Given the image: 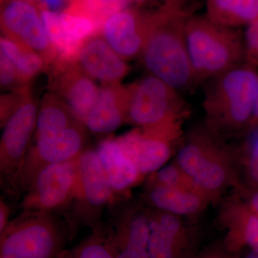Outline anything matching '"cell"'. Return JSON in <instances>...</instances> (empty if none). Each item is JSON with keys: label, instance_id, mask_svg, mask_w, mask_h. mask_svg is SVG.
<instances>
[{"label": "cell", "instance_id": "f546056e", "mask_svg": "<svg viewBox=\"0 0 258 258\" xmlns=\"http://www.w3.org/2000/svg\"><path fill=\"white\" fill-rule=\"evenodd\" d=\"M245 184L258 188V138L251 146L243 161Z\"/></svg>", "mask_w": 258, "mask_h": 258}, {"label": "cell", "instance_id": "484cf974", "mask_svg": "<svg viewBox=\"0 0 258 258\" xmlns=\"http://www.w3.org/2000/svg\"><path fill=\"white\" fill-rule=\"evenodd\" d=\"M145 185L166 186L193 191L206 197L211 201L205 191L195 182V180L186 174L174 161L147 176Z\"/></svg>", "mask_w": 258, "mask_h": 258}, {"label": "cell", "instance_id": "7402d4cb", "mask_svg": "<svg viewBox=\"0 0 258 258\" xmlns=\"http://www.w3.org/2000/svg\"><path fill=\"white\" fill-rule=\"evenodd\" d=\"M142 198L149 208L181 217L196 216L212 204L200 194L161 186L144 185Z\"/></svg>", "mask_w": 258, "mask_h": 258}, {"label": "cell", "instance_id": "e575fe53", "mask_svg": "<svg viewBox=\"0 0 258 258\" xmlns=\"http://www.w3.org/2000/svg\"><path fill=\"white\" fill-rule=\"evenodd\" d=\"M257 129H258V90L253 114H252V118H251L250 122H249L247 131V132H252V131H255Z\"/></svg>", "mask_w": 258, "mask_h": 258}, {"label": "cell", "instance_id": "30bf717a", "mask_svg": "<svg viewBox=\"0 0 258 258\" xmlns=\"http://www.w3.org/2000/svg\"><path fill=\"white\" fill-rule=\"evenodd\" d=\"M184 120L154 128H139L116 137L122 150L134 163L142 178L166 165L182 142Z\"/></svg>", "mask_w": 258, "mask_h": 258}, {"label": "cell", "instance_id": "83f0119b", "mask_svg": "<svg viewBox=\"0 0 258 258\" xmlns=\"http://www.w3.org/2000/svg\"><path fill=\"white\" fill-rule=\"evenodd\" d=\"M0 84L3 89L13 91L28 86L21 82L14 64L2 51L0 52Z\"/></svg>", "mask_w": 258, "mask_h": 258}, {"label": "cell", "instance_id": "3957f363", "mask_svg": "<svg viewBox=\"0 0 258 258\" xmlns=\"http://www.w3.org/2000/svg\"><path fill=\"white\" fill-rule=\"evenodd\" d=\"M257 90L258 74L247 64L211 79L203 101L205 125L221 138L247 131Z\"/></svg>", "mask_w": 258, "mask_h": 258}, {"label": "cell", "instance_id": "ac0fdd59", "mask_svg": "<svg viewBox=\"0 0 258 258\" xmlns=\"http://www.w3.org/2000/svg\"><path fill=\"white\" fill-rule=\"evenodd\" d=\"M220 202L218 221L225 232L226 252L235 257L244 249H258V215L235 191Z\"/></svg>", "mask_w": 258, "mask_h": 258}, {"label": "cell", "instance_id": "1f68e13d", "mask_svg": "<svg viewBox=\"0 0 258 258\" xmlns=\"http://www.w3.org/2000/svg\"><path fill=\"white\" fill-rule=\"evenodd\" d=\"M196 258H232V257L226 252L222 242H220L203 249Z\"/></svg>", "mask_w": 258, "mask_h": 258}, {"label": "cell", "instance_id": "4dcf8cb0", "mask_svg": "<svg viewBox=\"0 0 258 258\" xmlns=\"http://www.w3.org/2000/svg\"><path fill=\"white\" fill-rule=\"evenodd\" d=\"M234 191L240 195L249 208L258 215V188L249 186L243 181Z\"/></svg>", "mask_w": 258, "mask_h": 258}, {"label": "cell", "instance_id": "5b68a950", "mask_svg": "<svg viewBox=\"0 0 258 258\" xmlns=\"http://www.w3.org/2000/svg\"><path fill=\"white\" fill-rule=\"evenodd\" d=\"M71 241L57 214L21 211L0 232L1 258H58Z\"/></svg>", "mask_w": 258, "mask_h": 258}, {"label": "cell", "instance_id": "836d02e7", "mask_svg": "<svg viewBox=\"0 0 258 258\" xmlns=\"http://www.w3.org/2000/svg\"><path fill=\"white\" fill-rule=\"evenodd\" d=\"M39 2V8L52 12H59L63 3V0H40Z\"/></svg>", "mask_w": 258, "mask_h": 258}, {"label": "cell", "instance_id": "e0dca14e", "mask_svg": "<svg viewBox=\"0 0 258 258\" xmlns=\"http://www.w3.org/2000/svg\"><path fill=\"white\" fill-rule=\"evenodd\" d=\"M47 36L57 60L76 62L80 50L88 39L101 36L96 24L81 15L68 12L40 9Z\"/></svg>", "mask_w": 258, "mask_h": 258}, {"label": "cell", "instance_id": "ba28073f", "mask_svg": "<svg viewBox=\"0 0 258 258\" xmlns=\"http://www.w3.org/2000/svg\"><path fill=\"white\" fill-rule=\"evenodd\" d=\"M126 123L154 128L184 120L187 106L179 91L149 74L126 86Z\"/></svg>", "mask_w": 258, "mask_h": 258}, {"label": "cell", "instance_id": "8992f818", "mask_svg": "<svg viewBox=\"0 0 258 258\" xmlns=\"http://www.w3.org/2000/svg\"><path fill=\"white\" fill-rule=\"evenodd\" d=\"M96 149L88 147L78 158L76 188L69 208L63 214L71 240L80 227L97 231L103 228V217L115 198Z\"/></svg>", "mask_w": 258, "mask_h": 258}, {"label": "cell", "instance_id": "9c48e42d", "mask_svg": "<svg viewBox=\"0 0 258 258\" xmlns=\"http://www.w3.org/2000/svg\"><path fill=\"white\" fill-rule=\"evenodd\" d=\"M104 230L115 258H150L147 205L124 195L115 196L106 210Z\"/></svg>", "mask_w": 258, "mask_h": 258}, {"label": "cell", "instance_id": "44dd1931", "mask_svg": "<svg viewBox=\"0 0 258 258\" xmlns=\"http://www.w3.org/2000/svg\"><path fill=\"white\" fill-rule=\"evenodd\" d=\"M105 176L115 196L124 195L140 182L142 176L127 157L115 138H106L96 148Z\"/></svg>", "mask_w": 258, "mask_h": 258}, {"label": "cell", "instance_id": "d4e9b609", "mask_svg": "<svg viewBox=\"0 0 258 258\" xmlns=\"http://www.w3.org/2000/svg\"><path fill=\"white\" fill-rule=\"evenodd\" d=\"M132 0H74L64 10L92 20L101 32L107 20L118 12L128 8Z\"/></svg>", "mask_w": 258, "mask_h": 258}, {"label": "cell", "instance_id": "52a82bcc", "mask_svg": "<svg viewBox=\"0 0 258 258\" xmlns=\"http://www.w3.org/2000/svg\"><path fill=\"white\" fill-rule=\"evenodd\" d=\"M38 111V105L29 90L1 126L0 185L8 198L22 197V171L36 129Z\"/></svg>", "mask_w": 258, "mask_h": 258}, {"label": "cell", "instance_id": "cb8c5ba5", "mask_svg": "<svg viewBox=\"0 0 258 258\" xmlns=\"http://www.w3.org/2000/svg\"><path fill=\"white\" fill-rule=\"evenodd\" d=\"M0 48L14 64L20 81L25 86H30L32 80L47 70L45 61L41 55L11 39L2 36Z\"/></svg>", "mask_w": 258, "mask_h": 258}, {"label": "cell", "instance_id": "ab89813d", "mask_svg": "<svg viewBox=\"0 0 258 258\" xmlns=\"http://www.w3.org/2000/svg\"><path fill=\"white\" fill-rule=\"evenodd\" d=\"M5 1H6V0H0V3H1V5H3Z\"/></svg>", "mask_w": 258, "mask_h": 258}, {"label": "cell", "instance_id": "7c38bea8", "mask_svg": "<svg viewBox=\"0 0 258 258\" xmlns=\"http://www.w3.org/2000/svg\"><path fill=\"white\" fill-rule=\"evenodd\" d=\"M88 132L82 122H78L62 130L33 137L22 171V197L41 168L73 160L86 150Z\"/></svg>", "mask_w": 258, "mask_h": 258}, {"label": "cell", "instance_id": "f1b7e54d", "mask_svg": "<svg viewBox=\"0 0 258 258\" xmlns=\"http://www.w3.org/2000/svg\"><path fill=\"white\" fill-rule=\"evenodd\" d=\"M244 43L245 64L255 69L258 66V18L247 25Z\"/></svg>", "mask_w": 258, "mask_h": 258}, {"label": "cell", "instance_id": "d590c367", "mask_svg": "<svg viewBox=\"0 0 258 258\" xmlns=\"http://www.w3.org/2000/svg\"><path fill=\"white\" fill-rule=\"evenodd\" d=\"M233 258H258V249H246Z\"/></svg>", "mask_w": 258, "mask_h": 258}, {"label": "cell", "instance_id": "9a60e30c", "mask_svg": "<svg viewBox=\"0 0 258 258\" xmlns=\"http://www.w3.org/2000/svg\"><path fill=\"white\" fill-rule=\"evenodd\" d=\"M157 10L128 8L112 15L103 25L102 35L125 60L141 57Z\"/></svg>", "mask_w": 258, "mask_h": 258}, {"label": "cell", "instance_id": "4316f807", "mask_svg": "<svg viewBox=\"0 0 258 258\" xmlns=\"http://www.w3.org/2000/svg\"><path fill=\"white\" fill-rule=\"evenodd\" d=\"M58 258L115 257L103 227L101 230L91 231L79 244L72 248L64 249Z\"/></svg>", "mask_w": 258, "mask_h": 258}, {"label": "cell", "instance_id": "7a4b0ae2", "mask_svg": "<svg viewBox=\"0 0 258 258\" xmlns=\"http://www.w3.org/2000/svg\"><path fill=\"white\" fill-rule=\"evenodd\" d=\"M198 184L212 203L242 182L239 156L221 137L206 126L191 131L183 139L174 160Z\"/></svg>", "mask_w": 258, "mask_h": 258}, {"label": "cell", "instance_id": "60d3db41", "mask_svg": "<svg viewBox=\"0 0 258 258\" xmlns=\"http://www.w3.org/2000/svg\"><path fill=\"white\" fill-rule=\"evenodd\" d=\"M71 2L74 1V0H71Z\"/></svg>", "mask_w": 258, "mask_h": 258}, {"label": "cell", "instance_id": "2e32d148", "mask_svg": "<svg viewBox=\"0 0 258 258\" xmlns=\"http://www.w3.org/2000/svg\"><path fill=\"white\" fill-rule=\"evenodd\" d=\"M50 69V92L60 98L84 124L96 101L100 87L83 72L77 62L56 60Z\"/></svg>", "mask_w": 258, "mask_h": 258}, {"label": "cell", "instance_id": "8fae6325", "mask_svg": "<svg viewBox=\"0 0 258 258\" xmlns=\"http://www.w3.org/2000/svg\"><path fill=\"white\" fill-rule=\"evenodd\" d=\"M78 158L49 164L37 171L22 197L21 211L47 212L63 215L74 197Z\"/></svg>", "mask_w": 258, "mask_h": 258}, {"label": "cell", "instance_id": "d6986e66", "mask_svg": "<svg viewBox=\"0 0 258 258\" xmlns=\"http://www.w3.org/2000/svg\"><path fill=\"white\" fill-rule=\"evenodd\" d=\"M126 61L101 36L88 39L76 60L85 74L103 84L120 83L130 69Z\"/></svg>", "mask_w": 258, "mask_h": 258}, {"label": "cell", "instance_id": "277c9868", "mask_svg": "<svg viewBox=\"0 0 258 258\" xmlns=\"http://www.w3.org/2000/svg\"><path fill=\"white\" fill-rule=\"evenodd\" d=\"M186 35L197 82L216 78L244 61V39L235 28L222 26L206 16H189Z\"/></svg>", "mask_w": 258, "mask_h": 258}, {"label": "cell", "instance_id": "4fadbf2b", "mask_svg": "<svg viewBox=\"0 0 258 258\" xmlns=\"http://www.w3.org/2000/svg\"><path fill=\"white\" fill-rule=\"evenodd\" d=\"M148 208L150 235V258H196L202 235L195 226L184 217Z\"/></svg>", "mask_w": 258, "mask_h": 258}, {"label": "cell", "instance_id": "d6a6232c", "mask_svg": "<svg viewBox=\"0 0 258 258\" xmlns=\"http://www.w3.org/2000/svg\"><path fill=\"white\" fill-rule=\"evenodd\" d=\"M9 216V205L6 203L4 198L2 196L1 200H0V232L4 230L5 227L9 223L10 221Z\"/></svg>", "mask_w": 258, "mask_h": 258}, {"label": "cell", "instance_id": "74e56055", "mask_svg": "<svg viewBox=\"0 0 258 258\" xmlns=\"http://www.w3.org/2000/svg\"><path fill=\"white\" fill-rule=\"evenodd\" d=\"M132 1L134 2V3H137V4L142 5L144 4V3H147L149 0H132Z\"/></svg>", "mask_w": 258, "mask_h": 258}, {"label": "cell", "instance_id": "5bb4252c", "mask_svg": "<svg viewBox=\"0 0 258 258\" xmlns=\"http://www.w3.org/2000/svg\"><path fill=\"white\" fill-rule=\"evenodd\" d=\"M1 6L3 36L36 52L50 69L57 55L47 36L40 8L25 0H6Z\"/></svg>", "mask_w": 258, "mask_h": 258}, {"label": "cell", "instance_id": "8d00e7d4", "mask_svg": "<svg viewBox=\"0 0 258 258\" xmlns=\"http://www.w3.org/2000/svg\"><path fill=\"white\" fill-rule=\"evenodd\" d=\"M186 0H164V4L174 5L179 8H184Z\"/></svg>", "mask_w": 258, "mask_h": 258}, {"label": "cell", "instance_id": "6da1fadb", "mask_svg": "<svg viewBox=\"0 0 258 258\" xmlns=\"http://www.w3.org/2000/svg\"><path fill=\"white\" fill-rule=\"evenodd\" d=\"M184 8L164 4L148 35L141 57L149 74L177 91L197 82L188 50Z\"/></svg>", "mask_w": 258, "mask_h": 258}, {"label": "cell", "instance_id": "603a6c76", "mask_svg": "<svg viewBox=\"0 0 258 258\" xmlns=\"http://www.w3.org/2000/svg\"><path fill=\"white\" fill-rule=\"evenodd\" d=\"M206 17L227 28L248 25L258 18V0H207Z\"/></svg>", "mask_w": 258, "mask_h": 258}, {"label": "cell", "instance_id": "ffe728a7", "mask_svg": "<svg viewBox=\"0 0 258 258\" xmlns=\"http://www.w3.org/2000/svg\"><path fill=\"white\" fill-rule=\"evenodd\" d=\"M126 86L120 83L103 84L84 121L88 132L108 135L126 123Z\"/></svg>", "mask_w": 258, "mask_h": 258}, {"label": "cell", "instance_id": "f35d334b", "mask_svg": "<svg viewBox=\"0 0 258 258\" xmlns=\"http://www.w3.org/2000/svg\"><path fill=\"white\" fill-rule=\"evenodd\" d=\"M25 1L30 2V3H35V2L40 1V0H25Z\"/></svg>", "mask_w": 258, "mask_h": 258}]
</instances>
